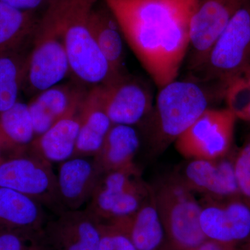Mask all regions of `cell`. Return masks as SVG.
Instances as JSON below:
<instances>
[{
  "instance_id": "28",
  "label": "cell",
  "mask_w": 250,
  "mask_h": 250,
  "mask_svg": "<svg viewBox=\"0 0 250 250\" xmlns=\"http://www.w3.org/2000/svg\"><path fill=\"white\" fill-rule=\"evenodd\" d=\"M240 195L250 205V136L233 161Z\"/></svg>"
},
{
  "instance_id": "12",
  "label": "cell",
  "mask_w": 250,
  "mask_h": 250,
  "mask_svg": "<svg viewBox=\"0 0 250 250\" xmlns=\"http://www.w3.org/2000/svg\"><path fill=\"white\" fill-rule=\"evenodd\" d=\"M100 88L104 107L113 125L141 124L152 111V90L136 77L125 73Z\"/></svg>"
},
{
  "instance_id": "22",
  "label": "cell",
  "mask_w": 250,
  "mask_h": 250,
  "mask_svg": "<svg viewBox=\"0 0 250 250\" xmlns=\"http://www.w3.org/2000/svg\"><path fill=\"white\" fill-rule=\"evenodd\" d=\"M111 221L127 233L138 250H158L164 243L165 231L151 190L134 214Z\"/></svg>"
},
{
  "instance_id": "25",
  "label": "cell",
  "mask_w": 250,
  "mask_h": 250,
  "mask_svg": "<svg viewBox=\"0 0 250 250\" xmlns=\"http://www.w3.org/2000/svg\"><path fill=\"white\" fill-rule=\"evenodd\" d=\"M27 56L22 52L0 54V113L18 102L24 83Z\"/></svg>"
},
{
  "instance_id": "29",
  "label": "cell",
  "mask_w": 250,
  "mask_h": 250,
  "mask_svg": "<svg viewBox=\"0 0 250 250\" xmlns=\"http://www.w3.org/2000/svg\"><path fill=\"white\" fill-rule=\"evenodd\" d=\"M36 233L0 229V250H39Z\"/></svg>"
},
{
  "instance_id": "32",
  "label": "cell",
  "mask_w": 250,
  "mask_h": 250,
  "mask_svg": "<svg viewBox=\"0 0 250 250\" xmlns=\"http://www.w3.org/2000/svg\"><path fill=\"white\" fill-rule=\"evenodd\" d=\"M2 154H1V151H0V161H1V160H2L3 159H4V158L2 157Z\"/></svg>"
},
{
  "instance_id": "30",
  "label": "cell",
  "mask_w": 250,
  "mask_h": 250,
  "mask_svg": "<svg viewBox=\"0 0 250 250\" xmlns=\"http://www.w3.org/2000/svg\"><path fill=\"white\" fill-rule=\"evenodd\" d=\"M52 0H0L4 3L19 10L25 11H37L38 9L47 7Z\"/></svg>"
},
{
  "instance_id": "15",
  "label": "cell",
  "mask_w": 250,
  "mask_h": 250,
  "mask_svg": "<svg viewBox=\"0 0 250 250\" xmlns=\"http://www.w3.org/2000/svg\"><path fill=\"white\" fill-rule=\"evenodd\" d=\"M94 159L73 156L61 163L57 174L59 200L64 210L88 205L104 175Z\"/></svg>"
},
{
  "instance_id": "7",
  "label": "cell",
  "mask_w": 250,
  "mask_h": 250,
  "mask_svg": "<svg viewBox=\"0 0 250 250\" xmlns=\"http://www.w3.org/2000/svg\"><path fill=\"white\" fill-rule=\"evenodd\" d=\"M0 187L34 199L56 214L63 211L52 164L28 151L0 161Z\"/></svg>"
},
{
  "instance_id": "9",
  "label": "cell",
  "mask_w": 250,
  "mask_h": 250,
  "mask_svg": "<svg viewBox=\"0 0 250 250\" xmlns=\"http://www.w3.org/2000/svg\"><path fill=\"white\" fill-rule=\"evenodd\" d=\"M236 118L228 107L208 108L177 138L176 149L188 160L225 157L232 145Z\"/></svg>"
},
{
  "instance_id": "19",
  "label": "cell",
  "mask_w": 250,
  "mask_h": 250,
  "mask_svg": "<svg viewBox=\"0 0 250 250\" xmlns=\"http://www.w3.org/2000/svg\"><path fill=\"white\" fill-rule=\"evenodd\" d=\"M94 6L90 27L97 45L116 76L125 74L124 36L111 10L104 1Z\"/></svg>"
},
{
  "instance_id": "16",
  "label": "cell",
  "mask_w": 250,
  "mask_h": 250,
  "mask_svg": "<svg viewBox=\"0 0 250 250\" xmlns=\"http://www.w3.org/2000/svg\"><path fill=\"white\" fill-rule=\"evenodd\" d=\"M83 87L77 83L57 84L33 97L27 105L36 137L80 108L88 93Z\"/></svg>"
},
{
  "instance_id": "5",
  "label": "cell",
  "mask_w": 250,
  "mask_h": 250,
  "mask_svg": "<svg viewBox=\"0 0 250 250\" xmlns=\"http://www.w3.org/2000/svg\"><path fill=\"white\" fill-rule=\"evenodd\" d=\"M32 41V49L26 59L22 90L34 96L59 84L70 74L57 0H52L39 18Z\"/></svg>"
},
{
  "instance_id": "17",
  "label": "cell",
  "mask_w": 250,
  "mask_h": 250,
  "mask_svg": "<svg viewBox=\"0 0 250 250\" xmlns=\"http://www.w3.org/2000/svg\"><path fill=\"white\" fill-rule=\"evenodd\" d=\"M79 114L80 128L74 156L96 155L113 125L104 107L100 85L88 90Z\"/></svg>"
},
{
  "instance_id": "6",
  "label": "cell",
  "mask_w": 250,
  "mask_h": 250,
  "mask_svg": "<svg viewBox=\"0 0 250 250\" xmlns=\"http://www.w3.org/2000/svg\"><path fill=\"white\" fill-rule=\"evenodd\" d=\"M250 66V0L236 11L203 66L192 76L227 86Z\"/></svg>"
},
{
  "instance_id": "21",
  "label": "cell",
  "mask_w": 250,
  "mask_h": 250,
  "mask_svg": "<svg viewBox=\"0 0 250 250\" xmlns=\"http://www.w3.org/2000/svg\"><path fill=\"white\" fill-rule=\"evenodd\" d=\"M140 145L139 134L134 126L113 125L94 160L104 174L131 168L136 166L134 159Z\"/></svg>"
},
{
  "instance_id": "26",
  "label": "cell",
  "mask_w": 250,
  "mask_h": 250,
  "mask_svg": "<svg viewBox=\"0 0 250 250\" xmlns=\"http://www.w3.org/2000/svg\"><path fill=\"white\" fill-rule=\"evenodd\" d=\"M225 98L237 118L250 121V66L228 83Z\"/></svg>"
},
{
  "instance_id": "4",
  "label": "cell",
  "mask_w": 250,
  "mask_h": 250,
  "mask_svg": "<svg viewBox=\"0 0 250 250\" xmlns=\"http://www.w3.org/2000/svg\"><path fill=\"white\" fill-rule=\"evenodd\" d=\"M172 250H195L207 241L200 217L202 205L174 173L150 189Z\"/></svg>"
},
{
  "instance_id": "14",
  "label": "cell",
  "mask_w": 250,
  "mask_h": 250,
  "mask_svg": "<svg viewBox=\"0 0 250 250\" xmlns=\"http://www.w3.org/2000/svg\"><path fill=\"white\" fill-rule=\"evenodd\" d=\"M176 174L192 192L205 198L228 200L240 195L234 163L230 159H190Z\"/></svg>"
},
{
  "instance_id": "10",
  "label": "cell",
  "mask_w": 250,
  "mask_h": 250,
  "mask_svg": "<svg viewBox=\"0 0 250 250\" xmlns=\"http://www.w3.org/2000/svg\"><path fill=\"white\" fill-rule=\"evenodd\" d=\"M246 0H198L189 26L187 67L198 71L233 15Z\"/></svg>"
},
{
  "instance_id": "8",
  "label": "cell",
  "mask_w": 250,
  "mask_h": 250,
  "mask_svg": "<svg viewBox=\"0 0 250 250\" xmlns=\"http://www.w3.org/2000/svg\"><path fill=\"white\" fill-rule=\"evenodd\" d=\"M149 195L136 166L104 174L85 208L100 223L111 221L134 214Z\"/></svg>"
},
{
  "instance_id": "31",
  "label": "cell",
  "mask_w": 250,
  "mask_h": 250,
  "mask_svg": "<svg viewBox=\"0 0 250 250\" xmlns=\"http://www.w3.org/2000/svg\"><path fill=\"white\" fill-rule=\"evenodd\" d=\"M195 250H230V248L219 244L216 242L207 240Z\"/></svg>"
},
{
  "instance_id": "1",
  "label": "cell",
  "mask_w": 250,
  "mask_h": 250,
  "mask_svg": "<svg viewBox=\"0 0 250 250\" xmlns=\"http://www.w3.org/2000/svg\"><path fill=\"white\" fill-rule=\"evenodd\" d=\"M125 40L161 88L177 80L198 0H104Z\"/></svg>"
},
{
  "instance_id": "18",
  "label": "cell",
  "mask_w": 250,
  "mask_h": 250,
  "mask_svg": "<svg viewBox=\"0 0 250 250\" xmlns=\"http://www.w3.org/2000/svg\"><path fill=\"white\" fill-rule=\"evenodd\" d=\"M79 109L59 120L44 134L36 137L29 150L50 164H61L73 157L80 128Z\"/></svg>"
},
{
  "instance_id": "23",
  "label": "cell",
  "mask_w": 250,
  "mask_h": 250,
  "mask_svg": "<svg viewBox=\"0 0 250 250\" xmlns=\"http://www.w3.org/2000/svg\"><path fill=\"white\" fill-rule=\"evenodd\" d=\"M35 137L27 104L18 101L9 109L0 113L1 154L6 152L14 156L27 152Z\"/></svg>"
},
{
  "instance_id": "27",
  "label": "cell",
  "mask_w": 250,
  "mask_h": 250,
  "mask_svg": "<svg viewBox=\"0 0 250 250\" xmlns=\"http://www.w3.org/2000/svg\"><path fill=\"white\" fill-rule=\"evenodd\" d=\"M97 250H138L127 233L113 222L100 223V238Z\"/></svg>"
},
{
  "instance_id": "3",
  "label": "cell",
  "mask_w": 250,
  "mask_h": 250,
  "mask_svg": "<svg viewBox=\"0 0 250 250\" xmlns=\"http://www.w3.org/2000/svg\"><path fill=\"white\" fill-rule=\"evenodd\" d=\"M70 74L90 88L118 77L100 51L90 27V15L100 0H57Z\"/></svg>"
},
{
  "instance_id": "11",
  "label": "cell",
  "mask_w": 250,
  "mask_h": 250,
  "mask_svg": "<svg viewBox=\"0 0 250 250\" xmlns=\"http://www.w3.org/2000/svg\"><path fill=\"white\" fill-rule=\"evenodd\" d=\"M100 222L86 208L65 210L36 234L39 250H97Z\"/></svg>"
},
{
  "instance_id": "13",
  "label": "cell",
  "mask_w": 250,
  "mask_h": 250,
  "mask_svg": "<svg viewBox=\"0 0 250 250\" xmlns=\"http://www.w3.org/2000/svg\"><path fill=\"white\" fill-rule=\"evenodd\" d=\"M200 222L207 238L228 248L250 235V206L230 199L228 202L205 198Z\"/></svg>"
},
{
  "instance_id": "24",
  "label": "cell",
  "mask_w": 250,
  "mask_h": 250,
  "mask_svg": "<svg viewBox=\"0 0 250 250\" xmlns=\"http://www.w3.org/2000/svg\"><path fill=\"white\" fill-rule=\"evenodd\" d=\"M39 18L35 11H22L0 2V54L22 52L33 39Z\"/></svg>"
},
{
  "instance_id": "20",
  "label": "cell",
  "mask_w": 250,
  "mask_h": 250,
  "mask_svg": "<svg viewBox=\"0 0 250 250\" xmlns=\"http://www.w3.org/2000/svg\"><path fill=\"white\" fill-rule=\"evenodd\" d=\"M45 207L21 192L0 187V228L38 233L45 223Z\"/></svg>"
},
{
  "instance_id": "2",
  "label": "cell",
  "mask_w": 250,
  "mask_h": 250,
  "mask_svg": "<svg viewBox=\"0 0 250 250\" xmlns=\"http://www.w3.org/2000/svg\"><path fill=\"white\" fill-rule=\"evenodd\" d=\"M225 85L195 77L174 80L162 88L152 111L141 124L154 152L165 150L220 97Z\"/></svg>"
}]
</instances>
